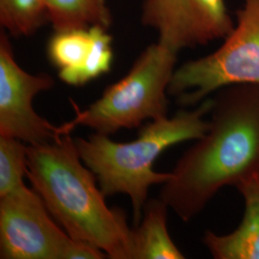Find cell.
Masks as SVG:
<instances>
[{
  "label": "cell",
  "instance_id": "cell-1",
  "mask_svg": "<svg viewBox=\"0 0 259 259\" xmlns=\"http://www.w3.org/2000/svg\"><path fill=\"white\" fill-rule=\"evenodd\" d=\"M209 129L162 185L160 199L189 222L225 186L259 171V84H233L212 98Z\"/></svg>",
  "mask_w": 259,
  "mask_h": 259
},
{
  "label": "cell",
  "instance_id": "cell-2",
  "mask_svg": "<svg viewBox=\"0 0 259 259\" xmlns=\"http://www.w3.org/2000/svg\"><path fill=\"white\" fill-rule=\"evenodd\" d=\"M33 189L71 238L84 241L112 259H134V229L120 208H110L93 171L69 134L53 142L27 145Z\"/></svg>",
  "mask_w": 259,
  "mask_h": 259
},
{
  "label": "cell",
  "instance_id": "cell-3",
  "mask_svg": "<svg viewBox=\"0 0 259 259\" xmlns=\"http://www.w3.org/2000/svg\"><path fill=\"white\" fill-rule=\"evenodd\" d=\"M212 104V98H206L193 110L183 109L170 118L152 120L139 131L138 139L130 142H115L99 133L75 139L79 156L96 177L103 194L131 198L135 227L141 221L150 187L163 185L171 176L170 172L154 170L156 159L173 145L204 137L210 126L204 117Z\"/></svg>",
  "mask_w": 259,
  "mask_h": 259
},
{
  "label": "cell",
  "instance_id": "cell-4",
  "mask_svg": "<svg viewBox=\"0 0 259 259\" xmlns=\"http://www.w3.org/2000/svg\"><path fill=\"white\" fill-rule=\"evenodd\" d=\"M178 53L156 42L146 47L129 72L109 85L102 96L81 111L74 102L75 117L61 125L65 134L77 126L111 136L121 129L139 127L144 121L166 117L168 88L176 70Z\"/></svg>",
  "mask_w": 259,
  "mask_h": 259
},
{
  "label": "cell",
  "instance_id": "cell-5",
  "mask_svg": "<svg viewBox=\"0 0 259 259\" xmlns=\"http://www.w3.org/2000/svg\"><path fill=\"white\" fill-rule=\"evenodd\" d=\"M259 84V0H244L221 47L176 68L168 94L182 107H196L224 88Z\"/></svg>",
  "mask_w": 259,
  "mask_h": 259
},
{
  "label": "cell",
  "instance_id": "cell-6",
  "mask_svg": "<svg viewBox=\"0 0 259 259\" xmlns=\"http://www.w3.org/2000/svg\"><path fill=\"white\" fill-rule=\"evenodd\" d=\"M99 250L59 227L40 196L22 185L0 197V258L96 259Z\"/></svg>",
  "mask_w": 259,
  "mask_h": 259
},
{
  "label": "cell",
  "instance_id": "cell-7",
  "mask_svg": "<svg viewBox=\"0 0 259 259\" xmlns=\"http://www.w3.org/2000/svg\"><path fill=\"white\" fill-rule=\"evenodd\" d=\"M9 34L0 31V137L19 139L27 145L53 142L66 135L38 115L33 108L37 94L55 85L52 76L31 74L15 58Z\"/></svg>",
  "mask_w": 259,
  "mask_h": 259
},
{
  "label": "cell",
  "instance_id": "cell-8",
  "mask_svg": "<svg viewBox=\"0 0 259 259\" xmlns=\"http://www.w3.org/2000/svg\"><path fill=\"white\" fill-rule=\"evenodd\" d=\"M140 18L178 54L224 39L234 26L226 0H143Z\"/></svg>",
  "mask_w": 259,
  "mask_h": 259
},
{
  "label": "cell",
  "instance_id": "cell-9",
  "mask_svg": "<svg viewBox=\"0 0 259 259\" xmlns=\"http://www.w3.org/2000/svg\"><path fill=\"white\" fill-rule=\"evenodd\" d=\"M47 56L61 81L84 85L111 70L112 37L102 26L54 31L47 44Z\"/></svg>",
  "mask_w": 259,
  "mask_h": 259
},
{
  "label": "cell",
  "instance_id": "cell-10",
  "mask_svg": "<svg viewBox=\"0 0 259 259\" xmlns=\"http://www.w3.org/2000/svg\"><path fill=\"white\" fill-rule=\"evenodd\" d=\"M245 202L239 226L228 234L206 232L203 243L215 259H259V171L236 185Z\"/></svg>",
  "mask_w": 259,
  "mask_h": 259
},
{
  "label": "cell",
  "instance_id": "cell-11",
  "mask_svg": "<svg viewBox=\"0 0 259 259\" xmlns=\"http://www.w3.org/2000/svg\"><path fill=\"white\" fill-rule=\"evenodd\" d=\"M169 206L160 198L146 202L139 226L134 228V259H184L167 229Z\"/></svg>",
  "mask_w": 259,
  "mask_h": 259
},
{
  "label": "cell",
  "instance_id": "cell-12",
  "mask_svg": "<svg viewBox=\"0 0 259 259\" xmlns=\"http://www.w3.org/2000/svg\"><path fill=\"white\" fill-rule=\"evenodd\" d=\"M47 21L54 31L102 26L110 29L112 16L108 0H44Z\"/></svg>",
  "mask_w": 259,
  "mask_h": 259
},
{
  "label": "cell",
  "instance_id": "cell-13",
  "mask_svg": "<svg viewBox=\"0 0 259 259\" xmlns=\"http://www.w3.org/2000/svg\"><path fill=\"white\" fill-rule=\"evenodd\" d=\"M46 22L44 0H0V26L11 37H30Z\"/></svg>",
  "mask_w": 259,
  "mask_h": 259
},
{
  "label": "cell",
  "instance_id": "cell-14",
  "mask_svg": "<svg viewBox=\"0 0 259 259\" xmlns=\"http://www.w3.org/2000/svg\"><path fill=\"white\" fill-rule=\"evenodd\" d=\"M27 144L19 139L0 137V197L25 185Z\"/></svg>",
  "mask_w": 259,
  "mask_h": 259
}]
</instances>
